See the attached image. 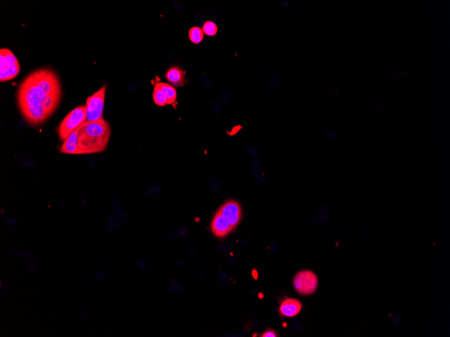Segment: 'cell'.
<instances>
[{"mask_svg": "<svg viewBox=\"0 0 450 337\" xmlns=\"http://www.w3.org/2000/svg\"><path fill=\"white\" fill-rule=\"evenodd\" d=\"M61 79L51 67H39L20 82L17 91L18 107L29 125H42L48 119L44 101L49 96L62 95Z\"/></svg>", "mask_w": 450, "mask_h": 337, "instance_id": "obj_1", "label": "cell"}, {"mask_svg": "<svg viewBox=\"0 0 450 337\" xmlns=\"http://www.w3.org/2000/svg\"><path fill=\"white\" fill-rule=\"evenodd\" d=\"M220 214L227 219L233 228H236L241 221L242 218L241 207L237 201H229L226 202L219 211Z\"/></svg>", "mask_w": 450, "mask_h": 337, "instance_id": "obj_7", "label": "cell"}, {"mask_svg": "<svg viewBox=\"0 0 450 337\" xmlns=\"http://www.w3.org/2000/svg\"><path fill=\"white\" fill-rule=\"evenodd\" d=\"M85 312H86V310H82L81 315H80V318H85Z\"/></svg>", "mask_w": 450, "mask_h": 337, "instance_id": "obj_22", "label": "cell"}, {"mask_svg": "<svg viewBox=\"0 0 450 337\" xmlns=\"http://www.w3.org/2000/svg\"><path fill=\"white\" fill-rule=\"evenodd\" d=\"M33 253L34 252L27 251L24 248H21L19 251H14V253L12 254L11 257L24 258V259L30 262L33 260Z\"/></svg>", "mask_w": 450, "mask_h": 337, "instance_id": "obj_16", "label": "cell"}, {"mask_svg": "<svg viewBox=\"0 0 450 337\" xmlns=\"http://www.w3.org/2000/svg\"><path fill=\"white\" fill-rule=\"evenodd\" d=\"M165 78L170 84L175 88H179L187 84L186 72L178 66L169 68L165 74Z\"/></svg>", "mask_w": 450, "mask_h": 337, "instance_id": "obj_9", "label": "cell"}, {"mask_svg": "<svg viewBox=\"0 0 450 337\" xmlns=\"http://www.w3.org/2000/svg\"><path fill=\"white\" fill-rule=\"evenodd\" d=\"M107 86L104 85L100 89L86 99V121L95 122L104 119L105 100H106Z\"/></svg>", "mask_w": 450, "mask_h": 337, "instance_id": "obj_4", "label": "cell"}, {"mask_svg": "<svg viewBox=\"0 0 450 337\" xmlns=\"http://www.w3.org/2000/svg\"><path fill=\"white\" fill-rule=\"evenodd\" d=\"M188 36L192 42L195 45H198L203 40L204 34L202 28L197 27V26H193L190 28Z\"/></svg>", "mask_w": 450, "mask_h": 337, "instance_id": "obj_13", "label": "cell"}, {"mask_svg": "<svg viewBox=\"0 0 450 337\" xmlns=\"http://www.w3.org/2000/svg\"><path fill=\"white\" fill-rule=\"evenodd\" d=\"M147 264L145 262H142L140 264V267L142 268V270H143L144 269H145V268L147 267Z\"/></svg>", "mask_w": 450, "mask_h": 337, "instance_id": "obj_21", "label": "cell"}, {"mask_svg": "<svg viewBox=\"0 0 450 337\" xmlns=\"http://www.w3.org/2000/svg\"><path fill=\"white\" fill-rule=\"evenodd\" d=\"M111 136V125L106 120L85 122L78 129V155L105 152Z\"/></svg>", "mask_w": 450, "mask_h": 337, "instance_id": "obj_2", "label": "cell"}, {"mask_svg": "<svg viewBox=\"0 0 450 337\" xmlns=\"http://www.w3.org/2000/svg\"><path fill=\"white\" fill-rule=\"evenodd\" d=\"M152 99L154 103L159 106L167 105V99L164 93L154 85V90L152 92Z\"/></svg>", "mask_w": 450, "mask_h": 337, "instance_id": "obj_14", "label": "cell"}, {"mask_svg": "<svg viewBox=\"0 0 450 337\" xmlns=\"http://www.w3.org/2000/svg\"><path fill=\"white\" fill-rule=\"evenodd\" d=\"M202 29L204 35H208V36H215L218 33V27L216 24L212 21H206V22H204Z\"/></svg>", "mask_w": 450, "mask_h": 337, "instance_id": "obj_15", "label": "cell"}, {"mask_svg": "<svg viewBox=\"0 0 450 337\" xmlns=\"http://www.w3.org/2000/svg\"><path fill=\"white\" fill-rule=\"evenodd\" d=\"M261 337H277V334H276L275 332L274 331H273V330H269V331L265 332V333H264V334H263L262 335H261Z\"/></svg>", "mask_w": 450, "mask_h": 337, "instance_id": "obj_19", "label": "cell"}, {"mask_svg": "<svg viewBox=\"0 0 450 337\" xmlns=\"http://www.w3.org/2000/svg\"><path fill=\"white\" fill-rule=\"evenodd\" d=\"M86 121V105L78 106L67 115L58 126V134L64 141L72 132Z\"/></svg>", "mask_w": 450, "mask_h": 337, "instance_id": "obj_3", "label": "cell"}, {"mask_svg": "<svg viewBox=\"0 0 450 337\" xmlns=\"http://www.w3.org/2000/svg\"><path fill=\"white\" fill-rule=\"evenodd\" d=\"M293 285L299 294L304 296L311 295L317 290L318 277L311 271H300L295 276Z\"/></svg>", "mask_w": 450, "mask_h": 337, "instance_id": "obj_6", "label": "cell"}, {"mask_svg": "<svg viewBox=\"0 0 450 337\" xmlns=\"http://www.w3.org/2000/svg\"><path fill=\"white\" fill-rule=\"evenodd\" d=\"M79 129V128H78ZM78 129L72 132L62 143L60 152L61 153L78 155Z\"/></svg>", "mask_w": 450, "mask_h": 337, "instance_id": "obj_11", "label": "cell"}, {"mask_svg": "<svg viewBox=\"0 0 450 337\" xmlns=\"http://www.w3.org/2000/svg\"><path fill=\"white\" fill-rule=\"evenodd\" d=\"M39 266L38 262H35V263L33 264H28L27 267H26V270L29 271V272H34V271L37 270Z\"/></svg>", "mask_w": 450, "mask_h": 337, "instance_id": "obj_17", "label": "cell"}, {"mask_svg": "<svg viewBox=\"0 0 450 337\" xmlns=\"http://www.w3.org/2000/svg\"><path fill=\"white\" fill-rule=\"evenodd\" d=\"M232 227L219 212L216 213L211 223V230L215 237L224 238L233 230Z\"/></svg>", "mask_w": 450, "mask_h": 337, "instance_id": "obj_8", "label": "cell"}, {"mask_svg": "<svg viewBox=\"0 0 450 337\" xmlns=\"http://www.w3.org/2000/svg\"><path fill=\"white\" fill-rule=\"evenodd\" d=\"M94 278L98 279L99 280H103L106 278V274L104 272H103L102 271H96L95 274H94Z\"/></svg>", "mask_w": 450, "mask_h": 337, "instance_id": "obj_18", "label": "cell"}, {"mask_svg": "<svg viewBox=\"0 0 450 337\" xmlns=\"http://www.w3.org/2000/svg\"><path fill=\"white\" fill-rule=\"evenodd\" d=\"M155 86L164 93L167 99V105H172L175 103L177 100V93L175 87L168 83L161 82V81L156 82Z\"/></svg>", "mask_w": 450, "mask_h": 337, "instance_id": "obj_12", "label": "cell"}, {"mask_svg": "<svg viewBox=\"0 0 450 337\" xmlns=\"http://www.w3.org/2000/svg\"><path fill=\"white\" fill-rule=\"evenodd\" d=\"M301 308V303L298 299L287 298L282 301L279 310L280 315L284 317H294L300 313Z\"/></svg>", "mask_w": 450, "mask_h": 337, "instance_id": "obj_10", "label": "cell"}, {"mask_svg": "<svg viewBox=\"0 0 450 337\" xmlns=\"http://www.w3.org/2000/svg\"><path fill=\"white\" fill-rule=\"evenodd\" d=\"M6 285L3 283L2 281L0 282V291L1 292H3L6 288Z\"/></svg>", "mask_w": 450, "mask_h": 337, "instance_id": "obj_20", "label": "cell"}, {"mask_svg": "<svg viewBox=\"0 0 450 337\" xmlns=\"http://www.w3.org/2000/svg\"><path fill=\"white\" fill-rule=\"evenodd\" d=\"M0 81H6L17 77L21 70V65L17 57L10 49L2 48L0 50Z\"/></svg>", "mask_w": 450, "mask_h": 337, "instance_id": "obj_5", "label": "cell"}]
</instances>
